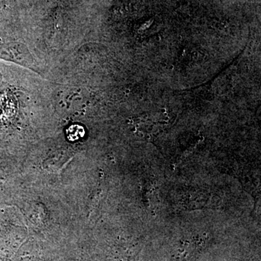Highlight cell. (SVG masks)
Listing matches in <instances>:
<instances>
[{
  "instance_id": "cell-1",
  "label": "cell",
  "mask_w": 261,
  "mask_h": 261,
  "mask_svg": "<svg viewBox=\"0 0 261 261\" xmlns=\"http://www.w3.org/2000/svg\"><path fill=\"white\" fill-rule=\"evenodd\" d=\"M84 135L85 130L83 127L80 125H73L66 130L67 138L72 142L80 140L84 137Z\"/></svg>"
}]
</instances>
